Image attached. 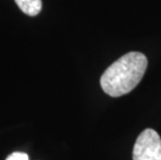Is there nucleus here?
<instances>
[{"mask_svg":"<svg viewBox=\"0 0 161 160\" xmlns=\"http://www.w3.org/2000/svg\"><path fill=\"white\" fill-rule=\"evenodd\" d=\"M148 59L140 52H129L109 66L101 76V87L111 97L130 93L142 79Z\"/></svg>","mask_w":161,"mask_h":160,"instance_id":"f257e3e1","label":"nucleus"},{"mask_svg":"<svg viewBox=\"0 0 161 160\" xmlns=\"http://www.w3.org/2000/svg\"><path fill=\"white\" fill-rule=\"evenodd\" d=\"M133 160H161V138L153 129L139 134L133 148Z\"/></svg>","mask_w":161,"mask_h":160,"instance_id":"f03ea898","label":"nucleus"},{"mask_svg":"<svg viewBox=\"0 0 161 160\" xmlns=\"http://www.w3.org/2000/svg\"><path fill=\"white\" fill-rule=\"evenodd\" d=\"M21 11L30 17L39 15L42 9V0H15Z\"/></svg>","mask_w":161,"mask_h":160,"instance_id":"7ed1b4c3","label":"nucleus"},{"mask_svg":"<svg viewBox=\"0 0 161 160\" xmlns=\"http://www.w3.org/2000/svg\"><path fill=\"white\" fill-rule=\"evenodd\" d=\"M6 160H29L28 155L26 153H22V152H15L13 153L12 155H9Z\"/></svg>","mask_w":161,"mask_h":160,"instance_id":"20e7f679","label":"nucleus"}]
</instances>
